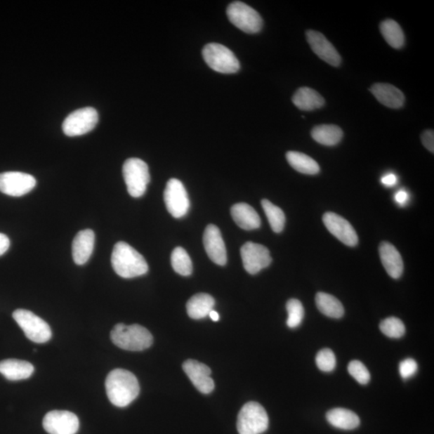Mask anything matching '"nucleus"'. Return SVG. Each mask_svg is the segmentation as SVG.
Here are the masks:
<instances>
[{"instance_id":"obj_1","label":"nucleus","mask_w":434,"mask_h":434,"mask_svg":"<svg viewBox=\"0 0 434 434\" xmlns=\"http://www.w3.org/2000/svg\"><path fill=\"white\" fill-rule=\"evenodd\" d=\"M105 390L111 403L124 408L138 397L140 387L132 372L118 369L111 371L107 376Z\"/></svg>"},{"instance_id":"obj_2","label":"nucleus","mask_w":434,"mask_h":434,"mask_svg":"<svg viewBox=\"0 0 434 434\" xmlns=\"http://www.w3.org/2000/svg\"><path fill=\"white\" fill-rule=\"evenodd\" d=\"M111 264L116 274L124 278H133L147 274V261L124 242L115 244L111 256Z\"/></svg>"},{"instance_id":"obj_3","label":"nucleus","mask_w":434,"mask_h":434,"mask_svg":"<svg viewBox=\"0 0 434 434\" xmlns=\"http://www.w3.org/2000/svg\"><path fill=\"white\" fill-rule=\"evenodd\" d=\"M110 338L117 347L131 352H141L153 343L151 332L138 324H117L110 332Z\"/></svg>"},{"instance_id":"obj_4","label":"nucleus","mask_w":434,"mask_h":434,"mask_svg":"<svg viewBox=\"0 0 434 434\" xmlns=\"http://www.w3.org/2000/svg\"><path fill=\"white\" fill-rule=\"evenodd\" d=\"M122 174L131 196L135 198L143 197L151 180L147 164L140 159H128L122 166Z\"/></svg>"},{"instance_id":"obj_5","label":"nucleus","mask_w":434,"mask_h":434,"mask_svg":"<svg viewBox=\"0 0 434 434\" xmlns=\"http://www.w3.org/2000/svg\"><path fill=\"white\" fill-rule=\"evenodd\" d=\"M237 426L240 434L263 433L269 427L268 414L259 403L248 402L238 414Z\"/></svg>"},{"instance_id":"obj_6","label":"nucleus","mask_w":434,"mask_h":434,"mask_svg":"<svg viewBox=\"0 0 434 434\" xmlns=\"http://www.w3.org/2000/svg\"><path fill=\"white\" fill-rule=\"evenodd\" d=\"M203 58L211 70L221 74H235L240 70V63L230 48L220 44L211 43L203 49Z\"/></svg>"},{"instance_id":"obj_7","label":"nucleus","mask_w":434,"mask_h":434,"mask_svg":"<svg viewBox=\"0 0 434 434\" xmlns=\"http://www.w3.org/2000/svg\"><path fill=\"white\" fill-rule=\"evenodd\" d=\"M13 316L29 341L44 343L52 338L51 328L47 322L32 311L18 309L14 311Z\"/></svg>"},{"instance_id":"obj_8","label":"nucleus","mask_w":434,"mask_h":434,"mask_svg":"<svg viewBox=\"0 0 434 434\" xmlns=\"http://www.w3.org/2000/svg\"><path fill=\"white\" fill-rule=\"evenodd\" d=\"M226 13L233 25L249 34L258 33L263 29V18L257 11L246 4L233 2L228 7Z\"/></svg>"},{"instance_id":"obj_9","label":"nucleus","mask_w":434,"mask_h":434,"mask_svg":"<svg viewBox=\"0 0 434 434\" xmlns=\"http://www.w3.org/2000/svg\"><path fill=\"white\" fill-rule=\"evenodd\" d=\"M98 114L96 109L86 107L74 111L65 119L63 129L67 136L85 135L96 126Z\"/></svg>"},{"instance_id":"obj_10","label":"nucleus","mask_w":434,"mask_h":434,"mask_svg":"<svg viewBox=\"0 0 434 434\" xmlns=\"http://www.w3.org/2000/svg\"><path fill=\"white\" fill-rule=\"evenodd\" d=\"M164 202L166 209L175 218L185 216L190 208V200L185 186L177 179H171L164 191Z\"/></svg>"},{"instance_id":"obj_11","label":"nucleus","mask_w":434,"mask_h":434,"mask_svg":"<svg viewBox=\"0 0 434 434\" xmlns=\"http://www.w3.org/2000/svg\"><path fill=\"white\" fill-rule=\"evenodd\" d=\"M36 185L34 176L23 172L8 171L0 174V192L10 197L25 196Z\"/></svg>"},{"instance_id":"obj_12","label":"nucleus","mask_w":434,"mask_h":434,"mask_svg":"<svg viewBox=\"0 0 434 434\" xmlns=\"http://www.w3.org/2000/svg\"><path fill=\"white\" fill-rule=\"evenodd\" d=\"M79 425V417L65 410L49 412L43 420L44 428L49 434H76Z\"/></svg>"},{"instance_id":"obj_13","label":"nucleus","mask_w":434,"mask_h":434,"mask_svg":"<svg viewBox=\"0 0 434 434\" xmlns=\"http://www.w3.org/2000/svg\"><path fill=\"white\" fill-rule=\"evenodd\" d=\"M244 268L250 275L258 274L272 263L269 249L263 244L246 242L241 249Z\"/></svg>"},{"instance_id":"obj_14","label":"nucleus","mask_w":434,"mask_h":434,"mask_svg":"<svg viewBox=\"0 0 434 434\" xmlns=\"http://www.w3.org/2000/svg\"><path fill=\"white\" fill-rule=\"evenodd\" d=\"M322 221L328 231L346 246L354 247L358 244L357 233L343 217L336 213H327L322 216Z\"/></svg>"},{"instance_id":"obj_15","label":"nucleus","mask_w":434,"mask_h":434,"mask_svg":"<svg viewBox=\"0 0 434 434\" xmlns=\"http://www.w3.org/2000/svg\"><path fill=\"white\" fill-rule=\"evenodd\" d=\"M183 369L200 393L209 394L213 391L215 383L207 365L197 360H188L183 363Z\"/></svg>"},{"instance_id":"obj_16","label":"nucleus","mask_w":434,"mask_h":434,"mask_svg":"<svg viewBox=\"0 0 434 434\" xmlns=\"http://www.w3.org/2000/svg\"><path fill=\"white\" fill-rule=\"evenodd\" d=\"M204 246L206 253L214 263L225 265L227 263L225 244L218 227L209 225L204 233Z\"/></svg>"},{"instance_id":"obj_17","label":"nucleus","mask_w":434,"mask_h":434,"mask_svg":"<svg viewBox=\"0 0 434 434\" xmlns=\"http://www.w3.org/2000/svg\"><path fill=\"white\" fill-rule=\"evenodd\" d=\"M305 35L310 46L320 59L335 67L341 64V55L322 33L308 30Z\"/></svg>"},{"instance_id":"obj_18","label":"nucleus","mask_w":434,"mask_h":434,"mask_svg":"<svg viewBox=\"0 0 434 434\" xmlns=\"http://www.w3.org/2000/svg\"><path fill=\"white\" fill-rule=\"evenodd\" d=\"M96 235L91 230L80 231L74 239L72 246V258L77 265H82L91 258L93 251Z\"/></svg>"},{"instance_id":"obj_19","label":"nucleus","mask_w":434,"mask_h":434,"mask_svg":"<svg viewBox=\"0 0 434 434\" xmlns=\"http://www.w3.org/2000/svg\"><path fill=\"white\" fill-rule=\"evenodd\" d=\"M381 263L389 276L397 280L403 274L404 263L398 250L388 242H383L379 247Z\"/></svg>"},{"instance_id":"obj_20","label":"nucleus","mask_w":434,"mask_h":434,"mask_svg":"<svg viewBox=\"0 0 434 434\" xmlns=\"http://www.w3.org/2000/svg\"><path fill=\"white\" fill-rule=\"evenodd\" d=\"M370 91L378 102L388 108L399 109L404 105V93L396 86L386 83H376L371 86Z\"/></svg>"},{"instance_id":"obj_21","label":"nucleus","mask_w":434,"mask_h":434,"mask_svg":"<svg viewBox=\"0 0 434 434\" xmlns=\"http://www.w3.org/2000/svg\"><path fill=\"white\" fill-rule=\"evenodd\" d=\"M34 370V367L25 360L8 359L0 362V374L8 381L26 380Z\"/></svg>"},{"instance_id":"obj_22","label":"nucleus","mask_w":434,"mask_h":434,"mask_svg":"<svg viewBox=\"0 0 434 434\" xmlns=\"http://www.w3.org/2000/svg\"><path fill=\"white\" fill-rule=\"evenodd\" d=\"M231 214L235 223L244 230H257L261 226V218L257 211L246 203L233 205Z\"/></svg>"},{"instance_id":"obj_23","label":"nucleus","mask_w":434,"mask_h":434,"mask_svg":"<svg viewBox=\"0 0 434 434\" xmlns=\"http://www.w3.org/2000/svg\"><path fill=\"white\" fill-rule=\"evenodd\" d=\"M292 102L299 110L311 111L324 107L325 100L320 93L309 87L298 88L294 94Z\"/></svg>"},{"instance_id":"obj_24","label":"nucleus","mask_w":434,"mask_h":434,"mask_svg":"<svg viewBox=\"0 0 434 434\" xmlns=\"http://www.w3.org/2000/svg\"><path fill=\"white\" fill-rule=\"evenodd\" d=\"M215 305V299L208 294L200 293L188 300L187 313L193 320H202L207 317Z\"/></svg>"},{"instance_id":"obj_25","label":"nucleus","mask_w":434,"mask_h":434,"mask_svg":"<svg viewBox=\"0 0 434 434\" xmlns=\"http://www.w3.org/2000/svg\"><path fill=\"white\" fill-rule=\"evenodd\" d=\"M328 422L333 426L344 430H352L360 424L359 416L353 411L337 408L328 412L327 414Z\"/></svg>"},{"instance_id":"obj_26","label":"nucleus","mask_w":434,"mask_h":434,"mask_svg":"<svg viewBox=\"0 0 434 434\" xmlns=\"http://www.w3.org/2000/svg\"><path fill=\"white\" fill-rule=\"evenodd\" d=\"M315 141L324 146H336L341 141L343 131L336 125H319L311 131Z\"/></svg>"},{"instance_id":"obj_27","label":"nucleus","mask_w":434,"mask_h":434,"mask_svg":"<svg viewBox=\"0 0 434 434\" xmlns=\"http://www.w3.org/2000/svg\"><path fill=\"white\" fill-rule=\"evenodd\" d=\"M315 303L320 313L330 318L341 319L344 315V308L341 301L329 294H317Z\"/></svg>"},{"instance_id":"obj_28","label":"nucleus","mask_w":434,"mask_h":434,"mask_svg":"<svg viewBox=\"0 0 434 434\" xmlns=\"http://www.w3.org/2000/svg\"><path fill=\"white\" fill-rule=\"evenodd\" d=\"M287 159L289 165L300 173L316 175L320 171V165L315 159L301 152H288Z\"/></svg>"},{"instance_id":"obj_29","label":"nucleus","mask_w":434,"mask_h":434,"mask_svg":"<svg viewBox=\"0 0 434 434\" xmlns=\"http://www.w3.org/2000/svg\"><path fill=\"white\" fill-rule=\"evenodd\" d=\"M381 32L386 42L394 48H402L405 44V35L402 27L393 20L383 21Z\"/></svg>"},{"instance_id":"obj_30","label":"nucleus","mask_w":434,"mask_h":434,"mask_svg":"<svg viewBox=\"0 0 434 434\" xmlns=\"http://www.w3.org/2000/svg\"><path fill=\"white\" fill-rule=\"evenodd\" d=\"M261 206H263L272 231L277 233L281 232L286 222V216L283 211L277 206L272 204L268 199H263L261 202Z\"/></svg>"},{"instance_id":"obj_31","label":"nucleus","mask_w":434,"mask_h":434,"mask_svg":"<svg viewBox=\"0 0 434 434\" xmlns=\"http://www.w3.org/2000/svg\"><path fill=\"white\" fill-rule=\"evenodd\" d=\"M172 268L182 276H189L192 272V263L185 249L176 247L171 254Z\"/></svg>"},{"instance_id":"obj_32","label":"nucleus","mask_w":434,"mask_h":434,"mask_svg":"<svg viewBox=\"0 0 434 434\" xmlns=\"http://www.w3.org/2000/svg\"><path fill=\"white\" fill-rule=\"evenodd\" d=\"M288 319L287 324L289 328H296L302 324L304 318L303 305L299 300L289 299L287 303Z\"/></svg>"},{"instance_id":"obj_33","label":"nucleus","mask_w":434,"mask_h":434,"mask_svg":"<svg viewBox=\"0 0 434 434\" xmlns=\"http://www.w3.org/2000/svg\"><path fill=\"white\" fill-rule=\"evenodd\" d=\"M380 329L383 335L393 338L402 337L405 333L403 322L396 317H389V318L383 320L380 324Z\"/></svg>"},{"instance_id":"obj_34","label":"nucleus","mask_w":434,"mask_h":434,"mask_svg":"<svg viewBox=\"0 0 434 434\" xmlns=\"http://www.w3.org/2000/svg\"><path fill=\"white\" fill-rule=\"evenodd\" d=\"M348 369L350 375L360 385L365 386L370 381L369 371L362 362L359 360L350 361Z\"/></svg>"},{"instance_id":"obj_35","label":"nucleus","mask_w":434,"mask_h":434,"mask_svg":"<svg viewBox=\"0 0 434 434\" xmlns=\"http://www.w3.org/2000/svg\"><path fill=\"white\" fill-rule=\"evenodd\" d=\"M316 364L318 368L325 372L332 371L336 368V359L331 349H322L317 354Z\"/></svg>"},{"instance_id":"obj_36","label":"nucleus","mask_w":434,"mask_h":434,"mask_svg":"<svg viewBox=\"0 0 434 434\" xmlns=\"http://www.w3.org/2000/svg\"><path fill=\"white\" fill-rule=\"evenodd\" d=\"M419 369L416 362L414 359H406L400 362L399 371L400 376L405 380L414 376Z\"/></svg>"},{"instance_id":"obj_37","label":"nucleus","mask_w":434,"mask_h":434,"mask_svg":"<svg viewBox=\"0 0 434 434\" xmlns=\"http://www.w3.org/2000/svg\"><path fill=\"white\" fill-rule=\"evenodd\" d=\"M421 142L428 151L434 152V133L433 130H427L422 133Z\"/></svg>"},{"instance_id":"obj_38","label":"nucleus","mask_w":434,"mask_h":434,"mask_svg":"<svg viewBox=\"0 0 434 434\" xmlns=\"http://www.w3.org/2000/svg\"><path fill=\"white\" fill-rule=\"evenodd\" d=\"M9 247V238L6 235H4V233L0 232V256H2L6 253Z\"/></svg>"},{"instance_id":"obj_39","label":"nucleus","mask_w":434,"mask_h":434,"mask_svg":"<svg viewBox=\"0 0 434 434\" xmlns=\"http://www.w3.org/2000/svg\"><path fill=\"white\" fill-rule=\"evenodd\" d=\"M381 183L386 187H393L396 185V183H397V178L393 173L388 174L382 177Z\"/></svg>"},{"instance_id":"obj_40","label":"nucleus","mask_w":434,"mask_h":434,"mask_svg":"<svg viewBox=\"0 0 434 434\" xmlns=\"http://www.w3.org/2000/svg\"><path fill=\"white\" fill-rule=\"evenodd\" d=\"M409 199V195L405 190H400L395 195V199L400 205H404Z\"/></svg>"},{"instance_id":"obj_41","label":"nucleus","mask_w":434,"mask_h":434,"mask_svg":"<svg viewBox=\"0 0 434 434\" xmlns=\"http://www.w3.org/2000/svg\"><path fill=\"white\" fill-rule=\"evenodd\" d=\"M209 316L210 317L211 320H213L214 322L219 321V320H220L219 314L217 313L216 311H215L214 310L211 311V313H209Z\"/></svg>"}]
</instances>
